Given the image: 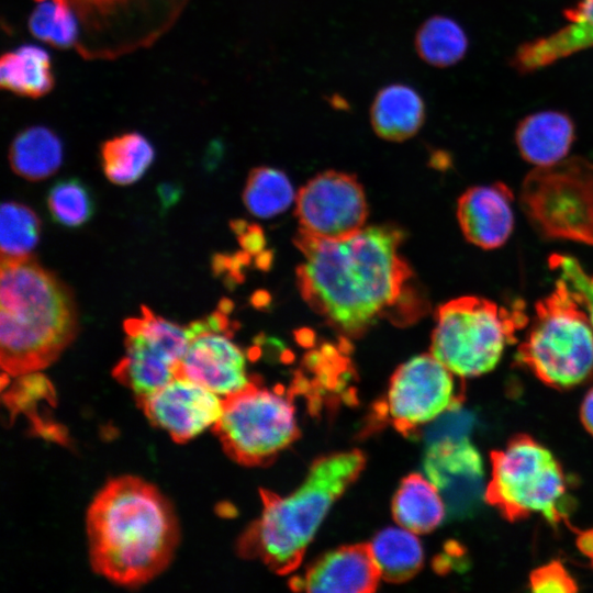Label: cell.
I'll list each match as a JSON object with an SVG mask.
<instances>
[{"instance_id": "obj_26", "label": "cell", "mask_w": 593, "mask_h": 593, "mask_svg": "<svg viewBox=\"0 0 593 593\" xmlns=\"http://www.w3.org/2000/svg\"><path fill=\"white\" fill-rule=\"evenodd\" d=\"M414 46L423 61L437 68H447L465 58L469 38L456 20L436 14L419 25Z\"/></svg>"}, {"instance_id": "obj_23", "label": "cell", "mask_w": 593, "mask_h": 593, "mask_svg": "<svg viewBox=\"0 0 593 593\" xmlns=\"http://www.w3.org/2000/svg\"><path fill=\"white\" fill-rule=\"evenodd\" d=\"M63 144L51 128L35 125L21 131L12 141L9 160L15 174L27 180H42L58 170Z\"/></svg>"}, {"instance_id": "obj_27", "label": "cell", "mask_w": 593, "mask_h": 593, "mask_svg": "<svg viewBox=\"0 0 593 593\" xmlns=\"http://www.w3.org/2000/svg\"><path fill=\"white\" fill-rule=\"evenodd\" d=\"M155 157L153 145L142 134L124 133L103 143L101 161L107 178L125 186L137 181Z\"/></svg>"}, {"instance_id": "obj_20", "label": "cell", "mask_w": 593, "mask_h": 593, "mask_svg": "<svg viewBox=\"0 0 593 593\" xmlns=\"http://www.w3.org/2000/svg\"><path fill=\"white\" fill-rule=\"evenodd\" d=\"M426 116V105L413 87L391 83L381 88L370 105V123L387 141L402 142L414 136Z\"/></svg>"}, {"instance_id": "obj_2", "label": "cell", "mask_w": 593, "mask_h": 593, "mask_svg": "<svg viewBox=\"0 0 593 593\" xmlns=\"http://www.w3.org/2000/svg\"><path fill=\"white\" fill-rule=\"evenodd\" d=\"M87 536L94 572L137 586L170 563L179 527L172 506L154 485L125 475L109 481L90 504Z\"/></svg>"}, {"instance_id": "obj_8", "label": "cell", "mask_w": 593, "mask_h": 593, "mask_svg": "<svg viewBox=\"0 0 593 593\" xmlns=\"http://www.w3.org/2000/svg\"><path fill=\"white\" fill-rule=\"evenodd\" d=\"M567 480L555 456L528 435L491 452L485 501L508 521L542 515L559 524L567 515Z\"/></svg>"}, {"instance_id": "obj_10", "label": "cell", "mask_w": 593, "mask_h": 593, "mask_svg": "<svg viewBox=\"0 0 593 593\" xmlns=\"http://www.w3.org/2000/svg\"><path fill=\"white\" fill-rule=\"evenodd\" d=\"M213 432L228 457L248 467L270 463L299 436L290 399L255 380L223 398Z\"/></svg>"}, {"instance_id": "obj_1", "label": "cell", "mask_w": 593, "mask_h": 593, "mask_svg": "<svg viewBox=\"0 0 593 593\" xmlns=\"http://www.w3.org/2000/svg\"><path fill=\"white\" fill-rule=\"evenodd\" d=\"M403 233L390 225L367 226L339 240L299 230L303 256L299 291L309 306L344 335L359 337L379 318L406 324L427 307L413 287V271L400 254Z\"/></svg>"}, {"instance_id": "obj_12", "label": "cell", "mask_w": 593, "mask_h": 593, "mask_svg": "<svg viewBox=\"0 0 593 593\" xmlns=\"http://www.w3.org/2000/svg\"><path fill=\"white\" fill-rule=\"evenodd\" d=\"M300 230L318 238L339 240L365 227L366 195L353 175L325 171L303 186L295 198Z\"/></svg>"}, {"instance_id": "obj_25", "label": "cell", "mask_w": 593, "mask_h": 593, "mask_svg": "<svg viewBox=\"0 0 593 593\" xmlns=\"http://www.w3.org/2000/svg\"><path fill=\"white\" fill-rule=\"evenodd\" d=\"M142 316L125 321L127 335H137L178 369L191 340L208 329L205 320L180 326L142 306ZM177 373V371H176Z\"/></svg>"}, {"instance_id": "obj_30", "label": "cell", "mask_w": 593, "mask_h": 593, "mask_svg": "<svg viewBox=\"0 0 593 593\" xmlns=\"http://www.w3.org/2000/svg\"><path fill=\"white\" fill-rule=\"evenodd\" d=\"M31 34L58 49H75L78 33L72 19L49 0L36 1L27 21Z\"/></svg>"}, {"instance_id": "obj_11", "label": "cell", "mask_w": 593, "mask_h": 593, "mask_svg": "<svg viewBox=\"0 0 593 593\" xmlns=\"http://www.w3.org/2000/svg\"><path fill=\"white\" fill-rule=\"evenodd\" d=\"M451 372L433 354L416 356L393 373L384 412L402 434H413L439 415L456 410L463 400Z\"/></svg>"}, {"instance_id": "obj_6", "label": "cell", "mask_w": 593, "mask_h": 593, "mask_svg": "<svg viewBox=\"0 0 593 593\" xmlns=\"http://www.w3.org/2000/svg\"><path fill=\"white\" fill-rule=\"evenodd\" d=\"M41 1V0H34ZM76 24L75 52L113 61L150 48L177 24L191 0H49Z\"/></svg>"}, {"instance_id": "obj_3", "label": "cell", "mask_w": 593, "mask_h": 593, "mask_svg": "<svg viewBox=\"0 0 593 593\" xmlns=\"http://www.w3.org/2000/svg\"><path fill=\"white\" fill-rule=\"evenodd\" d=\"M77 332L72 295L31 256L1 258L0 361L5 374L54 362Z\"/></svg>"}, {"instance_id": "obj_32", "label": "cell", "mask_w": 593, "mask_h": 593, "mask_svg": "<svg viewBox=\"0 0 593 593\" xmlns=\"http://www.w3.org/2000/svg\"><path fill=\"white\" fill-rule=\"evenodd\" d=\"M548 264L570 288L593 325V273L586 271L577 258L569 255L553 254Z\"/></svg>"}, {"instance_id": "obj_15", "label": "cell", "mask_w": 593, "mask_h": 593, "mask_svg": "<svg viewBox=\"0 0 593 593\" xmlns=\"http://www.w3.org/2000/svg\"><path fill=\"white\" fill-rule=\"evenodd\" d=\"M176 378L191 380L225 398L240 391L251 380L246 373V357L232 342L228 332L206 329L190 343Z\"/></svg>"}, {"instance_id": "obj_35", "label": "cell", "mask_w": 593, "mask_h": 593, "mask_svg": "<svg viewBox=\"0 0 593 593\" xmlns=\"http://www.w3.org/2000/svg\"><path fill=\"white\" fill-rule=\"evenodd\" d=\"M580 417L585 429L593 436V388L590 389L582 401Z\"/></svg>"}, {"instance_id": "obj_21", "label": "cell", "mask_w": 593, "mask_h": 593, "mask_svg": "<svg viewBox=\"0 0 593 593\" xmlns=\"http://www.w3.org/2000/svg\"><path fill=\"white\" fill-rule=\"evenodd\" d=\"M0 86L31 99L48 94L55 86L48 52L34 44H25L4 53L0 60Z\"/></svg>"}, {"instance_id": "obj_7", "label": "cell", "mask_w": 593, "mask_h": 593, "mask_svg": "<svg viewBox=\"0 0 593 593\" xmlns=\"http://www.w3.org/2000/svg\"><path fill=\"white\" fill-rule=\"evenodd\" d=\"M430 354L460 378L484 374L499 363L515 333L528 322L519 304L505 307L463 295L436 310Z\"/></svg>"}, {"instance_id": "obj_5", "label": "cell", "mask_w": 593, "mask_h": 593, "mask_svg": "<svg viewBox=\"0 0 593 593\" xmlns=\"http://www.w3.org/2000/svg\"><path fill=\"white\" fill-rule=\"evenodd\" d=\"M516 358L540 381L557 389L575 387L593 374V325L561 278L536 302Z\"/></svg>"}, {"instance_id": "obj_16", "label": "cell", "mask_w": 593, "mask_h": 593, "mask_svg": "<svg viewBox=\"0 0 593 593\" xmlns=\"http://www.w3.org/2000/svg\"><path fill=\"white\" fill-rule=\"evenodd\" d=\"M514 194L503 182L466 190L457 202V219L466 239L482 249H495L514 227Z\"/></svg>"}, {"instance_id": "obj_33", "label": "cell", "mask_w": 593, "mask_h": 593, "mask_svg": "<svg viewBox=\"0 0 593 593\" xmlns=\"http://www.w3.org/2000/svg\"><path fill=\"white\" fill-rule=\"evenodd\" d=\"M530 589L534 592H574L577 583L558 561H551L535 569L529 577Z\"/></svg>"}, {"instance_id": "obj_9", "label": "cell", "mask_w": 593, "mask_h": 593, "mask_svg": "<svg viewBox=\"0 0 593 593\" xmlns=\"http://www.w3.org/2000/svg\"><path fill=\"white\" fill-rule=\"evenodd\" d=\"M522 210L547 239L593 246V163L580 156L535 167L519 192Z\"/></svg>"}, {"instance_id": "obj_18", "label": "cell", "mask_w": 593, "mask_h": 593, "mask_svg": "<svg viewBox=\"0 0 593 593\" xmlns=\"http://www.w3.org/2000/svg\"><path fill=\"white\" fill-rule=\"evenodd\" d=\"M567 23L547 35L522 43L510 65L518 74H532L593 47V0H578L563 10Z\"/></svg>"}, {"instance_id": "obj_24", "label": "cell", "mask_w": 593, "mask_h": 593, "mask_svg": "<svg viewBox=\"0 0 593 593\" xmlns=\"http://www.w3.org/2000/svg\"><path fill=\"white\" fill-rule=\"evenodd\" d=\"M369 545L381 579L388 582L407 581L422 568V545L415 533L404 527L385 528Z\"/></svg>"}, {"instance_id": "obj_4", "label": "cell", "mask_w": 593, "mask_h": 593, "mask_svg": "<svg viewBox=\"0 0 593 593\" xmlns=\"http://www.w3.org/2000/svg\"><path fill=\"white\" fill-rule=\"evenodd\" d=\"M365 463L359 450L332 454L317 459L291 494L261 490V515L239 539V553L260 559L279 574L295 570L331 506L356 481Z\"/></svg>"}, {"instance_id": "obj_28", "label": "cell", "mask_w": 593, "mask_h": 593, "mask_svg": "<svg viewBox=\"0 0 593 593\" xmlns=\"http://www.w3.org/2000/svg\"><path fill=\"white\" fill-rule=\"evenodd\" d=\"M243 198L250 213L258 217H271L288 209L294 192L284 172L271 167H258L250 171Z\"/></svg>"}, {"instance_id": "obj_19", "label": "cell", "mask_w": 593, "mask_h": 593, "mask_svg": "<svg viewBox=\"0 0 593 593\" xmlns=\"http://www.w3.org/2000/svg\"><path fill=\"white\" fill-rule=\"evenodd\" d=\"M514 139L525 161L535 167L550 166L568 157L575 139V124L563 111L541 110L518 122Z\"/></svg>"}, {"instance_id": "obj_14", "label": "cell", "mask_w": 593, "mask_h": 593, "mask_svg": "<svg viewBox=\"0 0 593 593\" xmlns=\"http://www.w3.org/2000/svg\"><path fill=\"white\" fill-rule=\"evenodd\" d=\"M423 466L451 514H466L482 494L483 461L467 438L443 437L432 443Z\"/></svg>"}, {"instance_id": "obj_22", "label": "cell", "mask_w": 593, "mask_h": 593, "mask_svg": "<svg viewBox=\"0 0 593 593\" xmlns=\"http://www.w3.org/2000/svg\"><path fill=\"white\" fill-rule=\"evenodd\" d=\"M445 513V501L428 478L412 473L402 480L392 503L393 517L401 527L426 534L443 522Z\"/></svg>"}, {"instance_id": "obj_34", "label": "cell", "mask_w": 593, "mask_h": 593, "mask_svg": "<svg viewBox=\"0 0 593 593\" xmlns=\"http://www.w3.org/2000/svg\"><path fill=\"white\" fill-rule=\"evenodd\" d=\"M182 189L176 182H163L157 188V194L161 208L167 210L175 205L180 199Z\"/></svg>"}, {"instance_id": "obj_13", "label": "cell", "mask_w": 593, "mask_h": 593, "mask_svg": "<svg viewBox=\"0 0 593 593\" xmlns=\"http://www.w3.org/2000/svg\"><path fill=\"white\" fill-rule=\"evenodd\" d=\"M149 422L176 443H186L213 426L223 410V398L183 378H175L137 399Z\"/></svg>"}, {"instance_id": "obj_17", "label": "cell", "mask_w": 593, "mask_h": 593, "mask_svg": "<svg viewBox=\"0 0 593 593\" xmlns=\"http://www.w3.org/2000/svg\"><path fill=\"white\" fill-rule=\"evenodd\" d=\"M381 579L369 544L332 550L290 580L294 591L373 592Z\"/></svg>"}, {"instance_id": "obj_29", "label": "cell", "mask_w": 593, "mask_h": 593, "mask_svg": "<svg viewBox=\"0 0 593 593\" xmlns=\"http://www.w3.org/2000/svg\"><path fill=\"white\" fill-rule=\"evenodd\" d=\"M41 231L37 215L27 206L5 202L0 212L1 258L30 256L36 246Z\"/></svg>"}, {"instance_id": "obj_31", "label": "cell", "mask_w": 593, "mask_h": 593, "mask_svg": "<svg viewBox=\"0 0 593 593\" xmlns=\"http://www.w3.org/2000/svg\"><path fill=\"white\" fill-rule=\"evenodd\" d=\"M53 219L67 227L85 224L93 213V202L86 186L78 179L56 182L47 195Z\"/></svg>"}]
</instances>
